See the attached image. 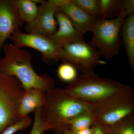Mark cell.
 Returning a JSON list of instances; mask_svg holds the SVG:
<instances>
[{
  "mask_svg": "<svg viewBox=\"0 0 134 134\" xmlns=\"http://www.w3.org/2000/svg\"><path fill=\"white\" fill-rule=\"evenodd\" d=\"M5 55L0 59V72L19 80L24 90L38 89L47 92L54 87L55 81L47 74H37L31 65L32 56L27 50L5 42Z\"/></svg>",
  "mask_w": 134,
  "mask_h": 134,
  "instance_id": "1",
  "label": "cell"
},
{
  "mask_svg": "<svg viewBox=\"0 0 134 134\" xmlns=\"http://www.w3.org/2000/svg\"><path fill=\"white\" fill-rule=\"evenodd\" d=\"M41 115L46 131L56 133L70 120L81 113L91 110L92 105L75 98L65 88L53 87L46 92Z\"/></svg>",
  "mask_w": 134,
  "mask_h": 134,
  "instance_id": "2",
  "label": "cell"
},
{
  "mask_svg": "<svg viewBox=\"0 0 134 134\" xmlns=\"http://www.w3.org/2000/svg\"><path fill=\"white\" fill-rule=\"evenodd\" d=\"M129 86L114 79L101 78L93 72L77 77L65 89L75 98L93 104L122 91Z\"/></svg>",
  "mask_w": 134,
  "mask_h": 134,
  "instance_id": "3",
  "label": "cell"
},
{
  "mask_svg": "<svg viewBox=\"0 0 134 134\" xmlns=\"http://www.w3.org/2000/svg\"><path fill=\"white\" fill-rule=\"evenodd\" d=\"M92 105L95 121L111 129L122 120L134 114V92L130 86Z\"/></svg>",
  "mask_w": 134,
  "mask_h": 134,
  "instance_id": "4",
  "label": "cell"
},
{
  "mask_svg": "<svg viewBox=\"0 0 134 134\" xmlns=\"http://www.w3.org/2000/svg\"><path fill=\"white\" fill-rule=\"evenodd\" d=\"M127 16L122 8L115 19H100L95 25L90 43L106 59L111 60L119 53L122 41L119 36L124 19Z\"/></svg>",
  "mask_w": 134,
  "mask_h": 134,
  "instance_id": "5",
  "label": "cell"
},
{
  "mask_svg": "<svg viewBox=\"0 0 134 134\" xmlns=\"http://www.w3.org/2000/svg\"><path fill=\"white\" fill-rule=\"evenodd\" d=\"M24 91L16 78L0 72V134L21 119L18 108Z\"/></svg>",
  "mask_w": 134,
  "mask_h": 134,
  "instance_id": "6",
  "label": "cell"
},
{
  "mask_svg": "<svg viewBox=\"0 0 134 134\" xmlns=\"http://www.w3.org/2000/svg\"><path fill=\"white\" fill-rule=\"evenodd\" d=\"M101 55L96 48L85 41H73L61 46L60 60L72 65L82 74L93 73L99 64Z\"/></svg>",
  "mask_w": 134,
  "mask_h": 134,
  "instance_id": "7",
  "label": "cell"
},
{
  "mask_svg": "<svg viewBox=\"0 0 134 134\" xmlns=\"http://www.w3.org/2000/svg\"><path fill=\"white\" fill-rule=\"evenodd\" d=\"M10 39L12 44L18 48L27 47L39 51L42 54V60L47 65H55L60 60L61 47L47 37L24 33L18 30L13 33Z\"/></svg>",
  "mask_w": 134,
  "mask_h": 134,
  "instance_id": "8",
  "label": "cell"
},
{
  "mask_svg": "<svg viewBox=\"0 0 134 134\" xmlns=\"http://www.w3.org/2000/svg\"><path fill=\"white\" fill-rule=\"evenodd\" d=\"M16 0H0V55L4 43L24 25Z\"/></svg>",
  "mask_w": 134,
  "mask_h": 134,
  "instance_id": "9",
  "label": "cell"
},
{
  "mask_svg": "<svg viewBox=\"0 0 134 134\" xmlns=\"http://www.w3.org/2000/svg\"><path fill=\"white\" fill-rule=\"evenodd\" d=\"M58 10V7L50 0L43 1L39 6L36 18L30 23L26 24L25 30L27 33L47 37L53 35L58 30V22L55 18V13Z\"/></svg>",
  "mask_w": 134,
  "mask_h": 134,
  "instance_id": "10",
  "label": "cell"
},
{
  "mask_svg": "<svg viewBox=\"0 0 134 134\" xmlns=\"http://www.w3.org/2000/svg\"><path fill=\"white\" fill-rule=\"evenodd\" d=\"M55 18L59 28L55 33L48 37L56 44L62 46L73 41H85L83 35L77 31L71 20L64 13L58 10Z\"/></svg>",
  "mask_w": 134,
  "mask_h": 134,
  "instance_id": "11",
  "label": "cell"
},
{
  "mask_svg": "<svg viewBox=\"0 0 134 134\" xmlns=\"http://www.w3.org/2000/svg\"><path fill=\"white\" fill-rule=\"evenodd\" d=\"M69 18L75 29L83 35L88 32H92L95 25L100 19L84 12L73 3L72 0L66 5L58 8Z\"/></svg>",
  "mask_w": 134,
  "mask_h": 134,
  "instance_id": "12",
  "label": "cell"
},
{
  "mask_svg": "<svg viewBox=\"0 0 134 134\" xmlns=\"http://www.w3.org/2000/svg\"><path fill=\"white\" fill-rule=\"evenodd\" d=\"M46 92L38 89L24 90L20 100L18 113L21 119L28 117L36 109L43 108L46 103Z\"/></svg>",
  "mask_w": 134,
  "mask_h": 134,
  "instance_id": "13",
  "label": "cell"
},
{
  "mask_svg": "<svg viewBox=\"0 0 134 134\" xmlns=\"http://www.w3.org/2000/svg\"><path fill=\"white\" fill-rule=\"evenodd\" d=\"M122 44L126 48L130 66L134 69V14L125 18L121 28Z\"/></svg>",
  "mask_w": 134,
  "mask_h": 134,
  "instance_id": "14",
  "label": "cell"
},
{
  "mask_svg": "<svg viewBox=\"0 0 134 134\" xmlns=\"http://www.w3.org/2000/svg\"><path fill=\"white\" fill-rule=\"evenodd\" d=\"M91 110L81 113L73 117L68 121L65 126L58 133L64 129L79 131L91 127L95 122V119Z\"/></svg>",
  "mask_w": 134,
  "mask_h": 134,
  "instance_id": "15",
  "label": "cell"
},
{
  "mask_svg": "<svg viewBox=\"0 0 134 134\" xmlns=\"http://www.w3.org/2000/svg\"><path fill=\"white\" fill-rule=\"evenodd\" d=\"M18 8L25 23L29 24L33 21L37 15L39 6L33 0H16Z\"/></svg>",
  "mask_w": 134,
  "mask_h": 134,
  "instance_id": "16",
  "label": "cell"
},
{
  "mask_svg": "<svg viewBox=\"0 0 134 134\" xmlns=\"http://www.w3.org/2000/svg\"><path fill=\"white\" fill-rule=\"evenodd\" d=\"M100 3L101 19H115L122 9L121 0H100Z\"/></svg>",
  "mask_w": 134,
  "mask_h": 134,
  "instance_id": "17",
  "label": "cell"
},
{
  "mask_svg": "<svg viewBox=\"0 0 134 134\" xmlns=\"http://www.w3.org/2000/svg\"><path fill=\"white\" fill-rule=\"evenodd\" d=\"M72 1L84 12L101 19L100 0H72Z\"/></svg>",
  "mask_w": 134,
  "mask_h": 134,
  "instance_id": "18",
  "label": "cell"
},
{
  "mask_svg": "<svg viewBox=\"0 0 134 134\" xmlns=\"http://www.w3.org/2000/svg\"><path fill=\"white\" fill-rule=\"evenodd\" d=\"M110 129L113 134H134V114L122 120Z\"/></svg>",
  "mask_w": 134,
  "mask_h": 134,
  "instance_id": "19",
  "label": "cell"
},
{
  "mask_svg": "<svg viewBox=\"0 0 134 134\" xmlns=\"http://www.w3.org/2000/svg\"><path fill=\"white\" fill-rule=\"evenodd\" d=\"M58 74L61 80L70 83L77 77V72L75 68L68 63H63L59 66Z\"/></svg>",
  "mask_w": 134,
  "mask_h": 134,
  "instance_id": "20",
  "label": "cell"
},
{
  "mask_svg": "<svg viewBox=\"0 0 134 134\" xmlns=\"http://www.w3.org/2000/svg\"><path fill=\"white\" fill-rule=\"evenodd\" d=\"M32 123V120L30 117L29 116L24 117L14 125L10 126L1 134H14L20 130L28 128Z\"/></svg>",
  "mask_w": 134,
  "mask_h": 134,
  "instance_id": "21",
  "label": "cell"
},
{
  "mask_svg": "<svg viewBox=\"0 0 134 134\" xmlns=\"http://www.w3.org/2000/svg\"><path fill=\"white\" fill-rule=\"evenodd\" d=\"M34 121L33 126L29 134H43L46 130L41 115V108H37L34 111ZM21 134H26L23 133Z\"/></svg>",
  "mask_w": 134,
  "mask_h": 134,
  "instance_id": "22",
  "label": "cell"
},
{
  "mask_svg": "<svg viewBox=\"0 0 134 134\" xmlns=\"http://www.w3.org/2000/svg\"><path fill=\"white\" fill-rule=\"evenodd\" d=\"M122 8L125 10L127 15L134 14V0L122 1Z\"/></svg>",
  "mask_w": 134,
  "mask_h": 134,
  "instance_id": "23",
  "label": "cell"
},
{
  "mask_svg": "<svg viewBox=\"0 0 134 134\" xmlns=\"http://www.w3.org/2000/svg\"><path fill=\"white\" fill-rule=\"evenodd\" d=\"M92 127L93 131L92 134H111L110 129L100 125L95 121Z\"/></svg>",
  "mask_w": 134,
  "mask_h": 134,
  "instance_id": "24",
  "label": "cell"
},
{
  "mask_svg": "<svg viewBox=\"0 0 134 134\" xmlns=\"http://www.w3.org/2000/svg\"><path fill=\"white\" fill-rule=\"evenodd\" d=\"M93 127L87 129L82 131H75L68 129L62 130L58 134H92L93 132Z\"/></svg>",
  "mask_w": 134,
  "mask_h": 134,
  "instance_id": "25",
  "label": "cell"
},
{
  "mask_svg": "<svg viewBox=\"0 0 134 134\" xmlns=\"http://www.w3.org/2000/svg\"><path fill=\"white\" fill-rule=\"evenodd\" d=\"M111 134H113L111 130Z\"/></svg>",
  "mask_w": 134,
  "mask_h": 134,
  "instance_id": "26",
  "label": "cell"
}]
</instances>
